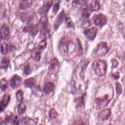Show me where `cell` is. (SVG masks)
I'll use <instances>...</instances> for the list:
<instances>
[{
  "mask_svg": "<svg viewBox=\"0 0 125 125\" xmlns=\"http://www.w3.org/2000/svg\"><path fill=\"white\" fill-rule=\"evenodd\" d=\"M90 8L92 11H97L100 8V4L98 0H92L90 5Z\"/></svg>",
  "mask_w": 125,
  "mask_h": 125,
  "instance_id": "obj_19",
  "label": "cell"
},
{
  "mask_svg": "<svg viewBox=\"0 0 125 125\" xmlns=\"http://www.w3.org/2000/svg\"><path fill=\"white\" fill-rule=\"evenodd\" d=\"M59 67V62L58 60L56 58H54L53 60H51L50 64V67L49 69L51 70H56L58 71Z\"/></svg>",
  "mask_w": 125,
  "mask_h": 125,
  "instance_id": "obj_20",
  "label": "cell"
},
{
  "mask_svg": "<svg viewBox=\"0 0 125 125\" xmlns=\"http://www.w3.org/2000/svg\"><path fill=\"white\" fill-rule=\"evenodd\" d=\"M66 0V1H70V0Z\"/></svg>",
  "mask_w": 125,
  "mask_h": 125,
  "instance_id": "obj_39",
  "label": "cell"
},
{
  "mask_svg": "<svg viewBox=\"0 0 125 125\" xmlns=\"http://www.w3.org/2000/svg\"><path fill=\"white\" fill-rule=\"evenodd\" d=\"M0 50L1 53L3 55H6L9 52V46L6 43H3L0 47Z\"/></svg>",
  "mask_w": 125,
  "mask_h": 125,
  "instance_id": "obj_25",
  "label": "cell"
},
{
  "mask_svg": "<svg viewBox=\"0 0 125 125\" xmlns=\"http://www.w3.org/2000/svg\"><path fill=\"white\" fill-rule=\"evenodd\" d=\"M88 0H87V1H88Z\"/></svg>",
  "mask_w": 125,
  "mask_h": 125,
  "instance_id": "obj_41",
  "label": "cell"
},
{
  "mask_svg": "<svg viewBox=\"0 0 125 125\" xmlns=\"http://www.w3.org/2000/svg\"><path fill=\"white\" fill-rule=\"evenodd\" d=\"M109 100L108 99V96L106 95L104 97L102 98H97L96 99V103L97 104V108L100 109L103 107H104L107 105L109 102Z\"/></svg>",
  "mask_w": 125,
  "mask_h": 125,
  "instance_id": "obj_13",
  "label": "cell"
},
{
  "mask_svg": "<svg viewBox=\"0 0 125 125\" xmlns=\"http://www.w3.org/2000/svg\"><path fill=\"white\" fill-rule=\"evenodd\" d=\"M21 123L22 125H37V123L34 119L28 117L22 118L21 120Z\"/></svg>",
  "mask_w": 125,
  "mask_h": 125,
  "instance_id": "obj_18",
  "label": "cell"
},
{
  "mask_svg": "<svg viewBox=\"0 0 125 125\" xmlns=\"http://www.w3.org/2000/svg\"><path fill=\"white\" fill-rule=\"evenodd\" d=\"M111 62H112V68L116 67L118 66V61L116 60V59H113V60H112Z\"/></svg>",
  "mask_w": 125,
  "mask_h": 125,
  "instance_id": "obj_36",
  "label": "cell"
},
{
  "mask_svg": "<svg viewBox=\"0 0 125 125\" xmlns=\"http://www.w3.org/2000/svg\"><path fill=\"white\" fill-rule=\"evenodd\" d=\"M38 26L39 27V30L40 31V35L43 39L48 38L50 36V28L48 25L47 18L46 15L42 16L41 18L38 23Z\"/></svg>",
  "mask_w": 125,
  "mask_h": 125,
  "instance_id": "obj_2",
  "label": "cell"
},
{
  "mask_svg": "<svg viewBox=\"0 0 125 125\" xmlns=\"http://www.w3.org/2000/svg\"><path fill=\"white\" fill-rule=\"evenodd\" d=\"M65 15L64 12L63 11H62L59 13L58 16L57 17L54 21V27L55 30H57L58 29V28L59 27L60 25L63 22V20L65 19Z\"/></svg>",
  "mask_w": 125,
  "mask_h": 125,
  "instance_id": "obj_12",
  "label": "cell"
},
{
  "mask_svg": "<svg viewBox=\"0 0 125 125\" xmlns=\"http://www.w3.org/2000/svg\"><path fill=\"white\" fill-rule=\"evenodd\" d=\"M0 40H1V39H0Z\"/></svg>",
  "mask_w": 125,
  "mask_h": 125,
  "instance_id": "obj_40",
  "label": "cell"
},
{
  "mask_svg": "<svg viewBox=\"0 0 125 125\" xmlns=\"http://www.w3.org/2000/svg\"><path fill=\"white\" fill-rule=\"evenodd\" d=\"M46 41L45 39H43L40 42L38 46L33 49L31 53V58L35 61L38 62L41 59V54L46 46Z\"/></svg>",
  "mask_w": 125,
  "mask_h": 125,
  "instance_id": "obj_4",
  "label": "cell"
},
{
  "mask_svg": "<svg viewBox=\"0 0 125 125\" xmlns=\"http://www.w3.org/2000/svg\"><path fill=\"white\" fill-rule=\"evenodd\" d=\"M10 95L5 94L0 101V112L4 111L10 101Z\"/></svg>",
  "mask_w": 125,
  "mask_h": 125,
  "instance_id": "obj_9",
  "label": "cell"
},
{
  "mask_svg": "<svg viewBox=\"0 0 125 125\" xmlns=\"http://www.w3.org/2000/svg\"><path fill=\"white\" fill-rule=\"evenodd\" d=\"M43 90H44V91L47 94H48L54 90L53 83L51 82L47 83L44 86Z\"/></svg>",
  "mask_w": 125,
  "mask_h": 125,
  "instance_id": "obj_23",
  "label": "cell"
},
{
  "mask_svg": "<svg viewBox=\"0 0 125 125\" xmlns=\"http://www.w3.org/2000/svg\"><path fill=\"white\" fill-rule=\"evenodd\" d=\"M59 7H60V4L59 2L56 3L54 5V6H53V12H54L55 14H56L58 11L59 9Z\"/></svg>",
  "mask_w": 125,
  "mask_h": 125,
  "instance_id": "obj_35",
  "label": "cell"
},
{
  "mask_svg": "<svg viewBox=\"0 0 125 125\" xmlns=\"http://www.w3.org/2000/svg\"><path fill=\"white\" fill-rule=\"evenodd\" d=\"M91 12L92 11L90 8V6H86L82 10V16L85 19L88 18L90 16Z\"/></svg>",
  "mask_w": 125,
  "mask_h": 125,
  "instance_id": "obj_21",
  "label": "cell"
},
{
  "mask_svg": "<svg viewBox=\"0 0 125 125\" xmlns=\"http://www.w3.org/2000/svg\"><path fill=\"white\" fill-rule=\"evenodd\" d=\"M23 72L26 75H28L29 74H30L31 69H30V66L29 64H27L24 66V67L23 68Z\"/></svg>",
  "mask_w": 125,
  "mask_h": 125,
  "instance_id": "obj_33",
  "label": "cell"
},
{
  "mask_svg": "<svg viewBox=\"0 0 125 125\" xmlns=\"http://www.w3.org/2000/svg\"><path fill=\"white\" fill-rule=\"evenodd\" d=\"M4 123L5 124H10L13 125H19V122L18 121V116L11 115L5 118Z\"/></svg>",
  "mask_w": 125,
  "mask_h": 125,
  "instance_id": "obj_15",
  "label": "cell"
},
{
  "mask_svg": "<svg viewBox=\"0 0 125 125\" xmlns=\"http://www.w3.org/2000/svg\"><path fill=\"white\" fill-rule=\"evenodd\" d=\"M92 21L95 25L102 27L107 23L108 19L106 15L100 13L95 15L92 18Z\"/></svg>",
  "mask_w": 125,
  "mask_h": 125,
  "instance_id": "obj_5",
  "label": "cell"
},
{
  "mask_svg": "<svg viewBox=\"0 0 125 125\" xmlns=\"http://www.w3.org/2000/svg\"><path fill=\"white\" fill-rule=\"evenodd\" d=\"M84 125V122L81 120H77L75 121L73 124V125Z\"/></svg>",
  "mask_w": 125,
  "mask_h": 125,
  "instance_id": "obj_37",
  "label": "cell"
},
{
  "mask_svg": "<svg viewBox=\"0 0 125 125\" xmlns=\"http://www.w3.org/2000/svg\"><path fill=\"white\" fill-rule=\"evenodd\" d=\"M52 4V0H48L44 4H43L42 6L40 8V9L39 10V13L42 16L46 15V13H47L48 11L50 9V8L51 7Z\"/></svg>",
  "mask_w": 125,
  "mask_h": 125,
  "instance_id": "obj_11",
  "label": "cell"
},
{
  "mask_svg": "<svg viewBox=\"0 0 125 125\" xmlns=\"http://www.w3.org/2000/svg\"><path fill=\"white\" fill-rule=\"evenodd\" d=\"M22 78L20 76L17 75H14L10 80V85L12 88L16 89L20 86Z\"/></svg>",
  "mask_w": 125,
  "mask_h": 125,
  "instance_id": "obj_10",
  "label": "cell"
},
{
  "mask_svg": "<svg viewBox=\"0 0 125 125\" xmlns=\"http://www.w3.org/2000/svg\"><path fill=\"white\" fill-rule=\"evenodd\" d=\"M65 22H66L67 27L68 28H71L73 29H74V23L70 18H69V17L65 18Z\"/></svg>",
  "mask_w": 125,
  "mask_h": 125,
  "instance_id": "obj_30",
  "label": "cell"
},
{
  "mask_svg": "<svg viewBox=\"0 0 125 125\" xmlns=\"http://www.w3.org/2000/svg\"><path fill=\"white\" fill-rule=\"evenodd\" d=\"M94 71L96 75L99 77L105 75L107 70V64L103 60L95 61L93 63Z\"/></svg>",
  "mask_w": 125,
  "mask_h": 125,
  "instance_id": "obj_3",
  "label": "cell"
},
{
  "mask_svg": "<svg viewBox=\"0 0 125 125\" xmlns=\"http://www.w3.org/2000/svg\"><path fill=\"white\" fill-rule=\"evenodd\" d=\"M8 86L7 80L5 78H2L0 81V89L1 91H4Z\"/></svg>",
  "mask_w": 125,
  "mask_h": 125,
  "instance_id": "obj_27",
  "label": "cell"
},
{
  "mask_svg": "<svg viewBox=\"0 0 125 125\" xmlns=\"http://www.w3.org/2000/svg\"><path fill=\"white\" fill-rule=\"evenodd\" d=\"M32 2L33 0H20L19 7L21 9H26L31 6Z\"/></svg>",
  "mask_w": 125,
  "mask_h": 125,
  "instance_id": "obj_17",
  "label": "cell"
},
{
  "mask_svg": "<svg viewBox=\"0 0 125 125\" xmlns=\"http://www.w3.org/2000/svg\"><path fill=\"white\" fill-rule=\"evenodd\" d=\"M87 2V0H73L72 5L74 7H80L83 5Z\"/></svg>",
  "mask_w": 125,
  "mask_h": 125,
  "instance_id": "obj_26",
  "label": "cell"
},
{
  "mask_svg": "<svg viewBox=\"0 0 125 125\" xmlns=\"http://www.w3.org/2000/svg\"><path fill=\"white\" fill-rule=\"evenodd\" d=\"M119 77H120V75H119V73H115V74H113V77L115 79H116V80L118 79L119 78Z\"/></svg>",
  "mask_w": 125,
  "mask_h": 125,
  "instance_id": "obj_38",
  "label": "cell"
},
{
  "mask_svg": "<svg viewBox=\"0 0 125 125\" xmlns=\"http://www.w3.org/2000/svg\"><path fill=\"white\" fill-rule=\"evenodd\" d=\"M108 51L107 44L105 42H101L97 46L95 53L98 57L105 56Z\"/></svg>",
  "mask_w": 125,
  "mask_h": 125,
  "instance_id": "obj_6",
  "label": "cell"
},
{
  "mask_svg": "<svg viewBox=\"0 0 125 125\" xmlns=\"http://www.w3.org/2000/svg\"><path fill=\"white\" fill-rule=\"evenodd\" d=\"M16 97L17 100L20 102H22L23 99V93L22 90L20 89L16 93Z\"/></svg>",
  "mask_w": 125,
  "mask_h": 125,
  "instance_id": "obj_31",
  "label": "cell"
},
{
  "mask_svg": "<svg viewBox=\"0 0 125 125\" xmlns=\"http://www.w3.org/2000/svg\"><path fill=\"white\" fill-rule=\"evenodd\" d=\"M23 32H28L31 35L34 36L37 35V34L39 31V27L38 24H36L34 23H29L27 24L23 29Z\"/></svg>",
  "mask_w": 125,
  "mask_h": 125,
  "instance_id": "obj_7",
  "label": "cell"
},
{
  "mask_svg": "<svg viewBox=\"0 0 125 125\" xmlns=\"http://www.w3.org/2000/svg\"><path fill=\"white\" fill-rule=\"evenodd\" d=\"M98 33V29L96 27H93L85 29L84 32V36L88 40L93 41L95 38Z\"/></svg>",
  "mask_w": 125,
  "mask_h": 125,
  "instance_id": "obj_8",
  "label": "cell"
},
{
  "mask_svg": "<svg viewBox=\"0 0 125 125\" xmlns=\"http://www.w3.org/2000/svg\"><path fill=\"white\" fill-rule=\"evenodd\" d=\"M10 35V29L5 24L1 26L0 30V38L1 39L5 40L7 39Z\"/></svg>",
  "mask_w": 125,
  "mask_h": 125,
  "instance_id": "obj_14",
  "label": "cell"
},
{
  "mask_svg": "<svg viewBox=\"0 0 125 125\" xmlns=\"http://www.w3.org/2000/svg\"><path fill=\"white\" fill-rule=\"evenodd\" d=\"M75 47L76 45L73 41L67 37L62 38L59 45L60 51L64 54L72 53L74 51Z\"/></svg>",
  "mask_w": 125,
  "mask_h": 125,
  "instance_id": "obj_1",
  "label": "cell"
},
{
  "mask_svg": "<svg viewBox=\"0 0 125 125\" xmlns=\"http://www.w3.org/2000/svg\"><path fill=\"white\" fill-rule=\"evenodd\" d=\"M76 105L78 107H82L84 104V95L75 100Z\"/></svg>",
  "mask_w": 125,
  "mask_h": 125,
  "instance_id": "obj_29",
  "label": "cell"
},
{
  "mask_svg": "<svg viewBox=\"0 0 125 125\" xmlns=\"http://www.w3.org/2000/svg\"><path fill=\"white\" fill-rule=\"evenodd\" d=\"M111 114V110L109 108L104 109L99 113L98 117L103 120H107Z\"/></svg>",
  "mask_w": 125,
  "mask_h": 125,
  "instance_id": "obj_16",
  "label": "cell"
},
{
  "mask_svg": "<svg viewBox=\"0 0 125 125\" xmlns=\"http://www.w3.org/2000/svg\"><path fill=\"white\" fill-rule=\"evenodd\" d=\"M35 83V80L33 78H30L26 79L24 82V85L28 87H32Z\"/></svg>",
  "mask_w": 125,
  "mask_h": 125,
  "instance_id": "obj_28",
  "label": "cell"
},
{
  "mask_svg": "<svg viewBox=\"0 0 125 125\" xmlns=\"http://www.w3.org/2000/svg\"><path fill=\"white\" fill-rule=\"evenodd\" d=\"M116 89L117 91V93L118 94L122 93V87L121 84L119 83H116Z\"/></svg>",
  "mask_w": 125,
  "mask_h": 125,
  "instance_id": "obj_34",
  "label": "cell"
},
{
  "mask_svg": "<svg viewBox=\"0 0 125 125\" xmlns=\"http://www.w3.org/2000/svg\"><path fill=\"white\" fill-rule=\"evenodd\" d=\"M26 110V105L25 104L22 103L21 102V103H20L17 107V110H18V112L19 113V114L20 115H21L22 114L24 113V112H25Z\"/></svg>",
  "mask_w": 125,
  "mask_h": 125,
  "instance_id": "obj_24",
  "label": "cell"
},
{
  "mask_svg": "<svg viewBox=\"0 0 125 125\" xmlns=\"http://www.w3.org/2000/svg\"><path fill=\"white\" fill-rule=\"evenodd\" d=\"M10 63V60L6 57H3L1 60L0 62V69H6Z\"/></svg>",
  "mask_w": 125,
  "mask_h": 125,
  "instance_id": "obj_22",
  "label": "cell"
},
{
  "mask_svg": "<svg viewBox=\"0 0 125 125\" xmlns=\"http://www.w3.org/2000/svg\"><path fill=\"white\" fill-rule=\"evenodd\" d=\"M49 117L51 119H53V118H55L57 116L58 113L54 108H52L49 112Z\"/></svg>",
  "mask_w": 125,
  "mask_h": 125,
  "instance_id": "obj_32",
  "label": "cell"
}]
</instances>
